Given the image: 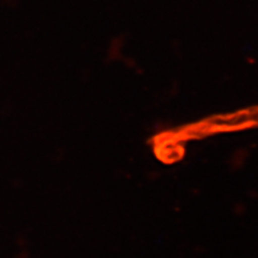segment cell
Here are the masks:
<instances>
[{
    "mask_svg": "<svg viewBox=\"0 0 258 258\" xmlns=\"http://www.w3.org/2000/svg\"><path fill=\"white\" fill-rule=\"evenodd\" d=\"M4 3H5L7 6L12 7L13 5L16 4V0H4Z\"/></svg>",
    "mask_w": 258,
    "mask_h": 258,
    "instance_id": "cell-1",
    "label": "cell"
}]
</instances>
